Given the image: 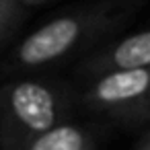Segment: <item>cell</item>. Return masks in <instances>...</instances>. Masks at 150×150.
Returning a JSON list of instances; mask_svg holds the SVG:
<instances>
[{
    "label": "cell",
    "instance_id": "1",
    "mask_svg": "<svg viewBox=\"0 0 150 150\" xmlns=\"http://www.w3.org/2000/svg\"><path fill=\"white\" fill-rule=\"evenodd\" d=\"M140 6V0H101L62 13L25 37L0 60V78L41 74L76 56H84L113 37Z\"/></svg>",
    "mask_w": 150,
    "mask_h": 150
},
{
    "label": "cell",
    "instance_id": "2",
    "mask_svg": "<svg viewBox=\"0 0 150 150\" xmlns=\"http://www.w3.org/2000/svg\"><path fill=\"white\" fill-rule=\"evenodd\" d=\"M74 88L43 74H23L0 84V150H25L43 132L70 121Z\"/></svg>",
    "mask_w": 150,
    "mask_h": 150
},
{
    "label": "cell",
    "instance_id": "3",
    "mask_svg": "<svg viewBox=\"0 0 150 150\" xmlns=\"http://www.w3.org/2000/svg\"><path fill=\"white\" fill-rule=\"evenodd\" d=\"M150 70H125L97 76L74 91V103L107 121L144 127L150 117Z\"/></svg>",
    "mask_w": 150,
    "mask_h": 150
},
{
    "label": "cell",
    "instance_id": "4",
    "mask_svg": "<svg viewBox=\"0 0 150 150\" xmlns=\"http://www.w3.org/2000/svg\"><path fill=\"white\" fill-rule=\"evenodd\" d=\"M150 64V31L138 29L121 37H109L95 50L82 56L76 66L80 80H93L97 76L148 68Z\"/></svg>",
    "mask_w": 150,
    "mask_h": 150
},
{
    "label": "cell",
    "instance_id": "5",
    "mask_svg": "<svg viewBox=\"0 0 150 150\" xmlns=\"http://www.w3.org/2000/svg\"><path fill=\"white\" fill-rule=\"evenodd\" d=\"M25 150H99L97 140L84 125L64 121L25 146Z\"/></svg>",
    "mask_w": 150,
    "mask_h": 150
},
{
    "label": "cell",
    "instance_id": "6",
    "mask_svg": "<svg viewBox=\"0 0 150 150\" xmlns=\"http://www.w3.org/2000/svg\"><path fill=\"white\" fill-rule=\"evenodd\" d=\"M25 17V6L19 0H0V47L19 29Z\"/></svg>",
    "mask_w": 150,
    "mask_h": 150
},
{
    "label": "cell",
    "instance_id": "7",
    "mask_svg": "<svg viewBox=\"0 0 150 150\" xmlns=\"http://www.w3.org/2000/svg\"><path fill=\"white\" fill-rule=\"evenodd\" d=\"M136 150H150V136H148V129L144 127L138 142H136Z\"/></svg>",
    "mask_w": 150,
    "mask_h": 150
},
{
    "label": "cell",
    "instance_id": "8",
    "mask_svg": "<svg viewBox=\"0 0 150 150\" xmlns=\"http://www.w3.org/2000/svg\"><path fill=\"white\" fill-rule=\"evenodd\" d=\"M23 6H31V4H43V2H50V0H19Z\"/></svg>",
    "mask_w": 150,
    "mask_h": 150
}]
</instances>
